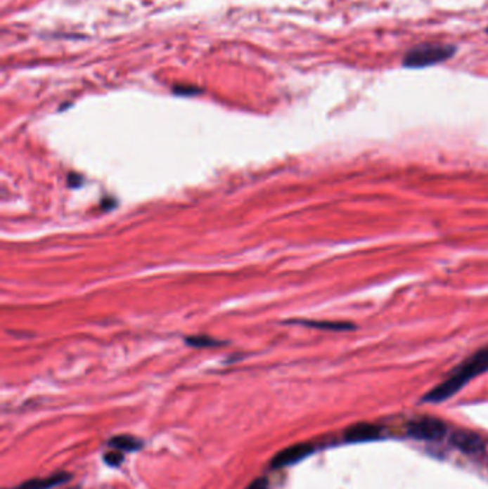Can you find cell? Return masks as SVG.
<instances>
[{"mask_svg":"<svg viewBox=\"0 0 488 489\" xmlns=\"http://www.w3.org/2000/svg\"><path fill=\"white\" fill-rule=\"evenodd\" d=\"M174 92L178 93V95H193V93H198L199 91H198L196 88H193V86H191V88H186V86H176V88L174 89Z\"/></svg>","mask_w":488,"mask_h":489,"instance_id":"obj_13","label":"cell"},{"mask_svg":"<svg viewBox=\"0 0 488 489\" xmlns=\"http://www.w3.org/2000/svg\"><path fill=\"white\" fill-rule=\"evenodd\" d=\"M314 452V446L311 443H297L285 450L278 452L272 461H271V468L274 469H281L287 468L291 465H295L301 462L302 459L308 458Z\"/></svg>","mask_w":488,"mask_h":489,"instance_id":"obj_4","label":"cell"},{"mask_svg":"<svg viewBox=\"0 0 488 489\" xmlns=\"http://www.w3.org/2000/svg\"><path fill=\"white\" fill-rule=\"evenodd\" d=\"M245 489H269V481L262 476L257 478Z\"/></svg>","mask_w":488,"mask_h":489,"instance_id":"obj_12","label":"cell"},{"mask_svg":"<svg viewBox=\"0 0 488 489\" xmlns=\"http://www.w3.org/2000/svg\"><path fill=\"white\" fill-rule=\"evenodd\" d=\"M103 459L109 467L117 468L122 465V462H124V455H122L120 452H108V454H105Z\"/></svg>","mask_w":488,"mask_h":489,"instance_id":"obj_11","label":"cell"},{"mask_svg":"<svg viewBox=\"0 0 488 489\" xmlns=\"http://www.w3.org/2000/svg\"><path fill=\"white\" fill-rule=\"evenodd\" d=\"M409 435L416 439H424V441H435L444 436L447 432V425L435 418H420L417 421L410 422Z\"/></svg>","mask_w":488,"mask_h":489,"instance_id":"obj_3","label":"cell"},{"mask_svg":"<svg viewBox=\"0 0 488 489\" xmlns=\"http://www.w3.org/2000/svg\"><path fill=\"white\" fill-rule=\"evenodd\" d=\"M451 442L458 448V450L467 454H477L482 451L484 441L480 435L470 431H457L451 436Z\"/></svg>","mask_w":488,"mask_h":489,"instance_id":"obj_5","label":"cell"},{"mask_svg":"<svg viewBox=\"0 0 488 489\" xmlns=\"http://www.w3.org/2000/svg\"><path fill=\"white\" fill-rule=\"evenodd\" d=\"M70 479V474L66 472H59L46 478H36V479H29L15 489H52L55 486L63 485Z\"/></svg>","mask_w":488,"mask_h":489,"instance_id":"obj_6","label":"cell"},{"mask_svg":"<svg viewBox=\"0 0 488 489\" xmlns=\"http://www.w3.org/2000/svg\"><path fill=\"white\" fill-rule=\"evenodd\" d=\"M487 33H488V29H487Z\"/></svg>","mask_w":488,"mask_h":489,"instance_id":"obj_14","label":"cell"},{"mask_svg":"<svg viewBox=\"0 0 488 489\" xmlns=\"http://www.w3.org/2000/svg\"><path fill=\"white\" fill-rule=\"evenodd\" d=\"M347 441L349 442H365V441H375L381 436V428L371 424H358L351 426L347 433Z\"/></svg>","mask_w":488,"mask_h":489,"instance_id":"obj_7","label":"cell"},{"mask_svg":"<svg viewBox=\"0 0 488 489\" xmlns=\"http://www.w3.org/2000/svg\"><path fill=\"white\" fill-rule=\"evenodd\" d=\"M109 446L115 448V450H119V451H127V452H134V451H138L142 448V441L132 436V435H119V436H115L112 439H109L108 442Z\"/></svg>","mask_w":488,"mask_h":489,"instance_id":"obj_8","label":"cell"},{"mask_svg":"<svg viewBox=\"0 0 488 489\" xmlns=\"http://www.w3.org/2000/svg\"><path fill=\"white\" fill-rule=\"evenodd\" d=\"M186 342L191 345V346H198V348H205V346H215V345H219V342L211 339V338H200V337H192V338H188Z\"/></svg>","mask_w":488,"mask_h":489,"instance_id":"obj_10","label":"cell"},{"mask_svg":"<svg viewBox=\"0 0 488 489\" xmlns=\"http://www.w3.org/2000/svg\"><path fill=\"white\" fill-rule=\"evenodd\" d=\"M488 371V346L480 349L473 356L465 359L458 368H456L451 375L444 382L437 385L431 392L424 396L425 402L437 403L447 400L450 396L456 395L463 386H465L471 379L480 377Z\"/></svg>","mask_w":488,"mask_h":489,"instance_id":"obj_1","label":"cell"},{"mask_svg":"<svg viewBox=\"0 0 488 489\" xmlns=\"http://www.w3.org/2000/svg\"><path fill=\"white\" fill-rule=\"evenodd\" d=\"M300 323L305 326H311V328L318 330H330V331H347L351 328L349 323H340V322H318V320H300Z\"/></svg>","mask_w":488,"mask_h":489,"instance_id":"obj_9","label":"cell"},{"mask_svg":"<svg viewBox=\"0 0 488 489\" xmlns=\"http://www.w3.org/2000/svg\"><path fill=\"white\" fill-rule=\"evenodd\" d=\"M73 489H77V488H73Z\"/></svg>","mask_w":488,"mask_h":489,"instance_id":"obj_15","label":"cell"},{"mask_svg":"<svg viewBox=\"0 0 488 489\" xmlns=\"http://www.w3.org/2000/svg\"><path fill=\"white\" fill-rule=\"evenodd\" d=\"M456 51L457 49L451 45H420L405 55L402 65L409 69H423L451 59Z\"/></svg>","mask_w":488,"mask_h":489,"instance_id":"obj_2","label":"cell"}]
</instances>
